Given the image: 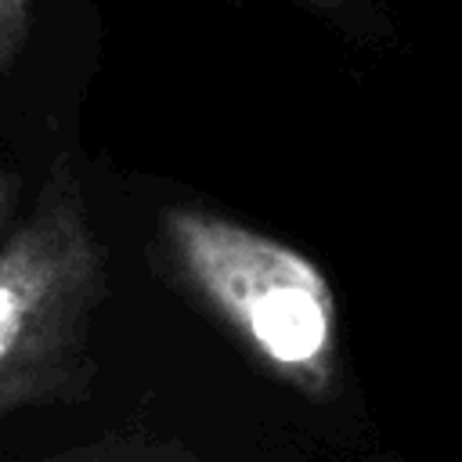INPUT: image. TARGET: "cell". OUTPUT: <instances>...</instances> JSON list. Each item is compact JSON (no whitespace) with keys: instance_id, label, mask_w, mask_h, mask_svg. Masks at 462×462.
I'll return each mask as SVG.
<instances>
[{"instance_id":"obj_1","label":"cell","mask_w":462,"mask_h":462,"mask_svg":"<svg viewBox=\"0 0 462 462\" xmlns=\"http://www.w3.org/2000/svg\"><path fill=\"white\" fill-rule=\"evenodd\" d=\"M101 289L105 253L76 166L61 155L0 245V419L83 393Z\"/></svg>"},{"instance_id":"obj_2","label":"cell","mask_w":462,"mask_h":462,"mask_svg":"<svg viewBox=\"0 0 462 462\" xmlns=\"http://www.w3.org/2000/svg\"><path fill=\"white\" fill-rule=\"evenodd\" d=\"M162 235L188 285L263 368L310 397L332 390L339 310L307 253L195 206L166 209Z\"/></svg>"},{"instance_id":"obj_3","label":"cell","mask_w":462,"mask_h":462,"mask_svg":"<svg viewBox=\"0 0 462 462\" xmlns=\"http://www.w3.org/2000/svg\"><path fill=\"white\" fill-rule=\"evenodd\" d=\"M47 462H188L173 448H155V444H137V440H112V444H94L83 451H69Z\"/></svg>"},{"instance_id":"obj_4","label":"cell","mask_w":462,"mask_h":462,"mask_svg":"<svg viewBox=\"0 0 462 462\" xmlns=\"http://www.w3.org/2000/svg\"><path fill=\"white\" fill-rule=\"evenodd\" d=\"M32 4L36 0H0V69H7L22 51L32 22Z\"/></svg>"},{"instance_id":"obj_5","label":"cell","mask_w":462,"mask_h":462,"mask_svg":"<svg viewBox=\"0 0 462 462\" xmlns=\"http://www.w3.org/2000/svg\"><path fill=\"white\" fill-rule=\"evenodd\" d=\"M7 213H11V180L0 173V227H4Z\"/></svg>"}]
</instances>
